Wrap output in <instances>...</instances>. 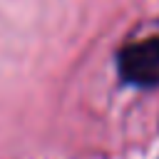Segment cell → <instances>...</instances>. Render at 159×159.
Wrapping results in <instances>:
<instances>
[{"label":"cell","mask_w":159,"mask_h":159,"mask_svg":"<svg viewBox=\"0 0 159 159\" xmlns=\"http://www.w3.org/2000/svg\"><path fill=\"white\" fill-rule=\"evenodd\" d=\"M119 75L129 84L137 87H157L159 84V37H149L134 42L119 52Z\"/></svg>","instance_id":"obj_1"}]
</instances>
